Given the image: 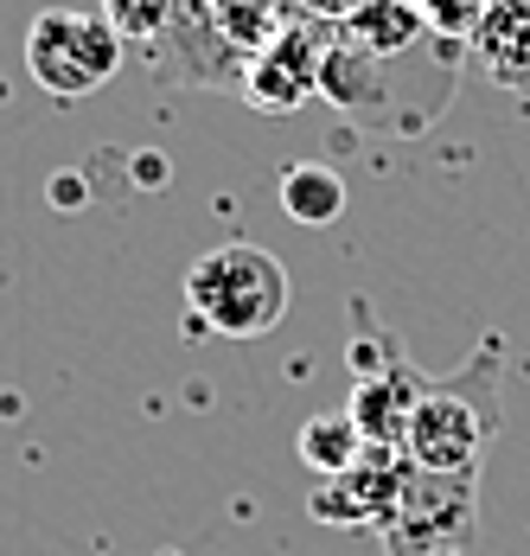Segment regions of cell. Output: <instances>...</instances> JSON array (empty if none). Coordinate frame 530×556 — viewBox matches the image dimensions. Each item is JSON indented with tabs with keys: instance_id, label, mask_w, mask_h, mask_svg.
Here are the masks:
<instances>
[{
	"instance_id": "obj_1",
	"label": "cell",
	"mask_w": 530,
	"mask_h": 556,
	"mask_svg": "<svg viewBox=\"0 0 530 556\" xmlns=\"http://www.w3.org/2000/svg\"><path fill=\"white\" fill-rule=\"evenodd\" d=\"M499 429H505V339L485 333L460 371L428 378V396L409 416L403 454L428 473H479Z\"/></svg>"
},
{
	"instance_id": "obj_2",
	"label": "cell",
	"mask_w": 530,
	"mask_h": 556,
	"mask_svg": "<svg viewBox=\"0 0 530 556\" xmlns=\"http://www.w3.org/2000/svg\"><path fill=\"white\" fill-rule=\"evenodd\" d=\"M288 269L263 243H217L186 269V307L217 339H263L288 314Z\"/></svg>"
},
{
	"instance_id": "obj_3",
	"label": "cell",
	"mask_w": 530,
	"mask_h": 556,
	"mask_svg": "<svg viewBox=\"0 0 530 556\" xmlns=\"http://www.w3.org/2000/svg\"><path fill=\"white\" fill-rule=\"evenodd\" d=\"M26 71H33V84H39L46 97H58V103L97 97L109 77L122 71V33L109 26L103 13L46 7V13L26 26Z\"/></svg>"
},
{
	"instance_id": "obj_4",
	"label": "cell",
	"mask_w": 530,
	"mask_h": 556,
	"mask_svg": "<svg viewBox=\"0 0 530 556\" xmlns=\"http://www.w3.org/2000/svg\"><path fill=\"white\" fill-rule=\"evenodd\" d=\"M479 531V473H428L409 460V480L396 493V511L377 538H403V544H441V551H467Z\"/></svg>"
},
{
	"instance_id": "obj_5",
	"label": "cell",
	"mask_w": 530,
	"mask_h": 556,
	"mask_svg": "<svg viewBox=\"0 0 530 556\" xmlns=\"http://www.w3.org/2000/svg\"><path fill=\"white\" fill-rule=\"evenodd\" d=\"M332 26L326 20H307V13H294L268 46H256L250 52V64H243V97L256 103V110L281 115V110H301L307 97H319V64H326V52H332Z\"/></svg>"
},
{
	"instance_id": "obj_6",
	"label": "cell",
	"mask_w": 530,
	"mask_h": 556,
	"mask_svg": "<svg viewBox=\"0 0 530 556\" xmlns=\"http://www.w3.org/2000/svg\"><path fill=\"white\" fill-rule=\"evenodd\" d=\"M403 480H409V454L403 447H365L358 454V467L352 473H339V480H326L314 486V511L319 525H358V531H383L390 525V511H396V493H403Z\"/></svg>"
},
{
	"instance_id": "obj_7",
	"label": "cell",
	"mask_w": 530,
	"mask_h": 556,
	"mask_svg": "<svg viewBox=\"0 0 530 556\" xmlns=\"http://www.w3.org/2000/svg\"><path fill=\"white\" fill-rule=\"evenodd\" d=\"M428 396V378L416 371V358L403 352V345H390V358L365 371V378H352V403H345V416L365 429V442L377 447H403L409 435V416H416V403Z\"/></svg>"
},
{
	"instance_id": "obj_8",
	"label": "cell",
	"mask_w": 530,
	"mask_h": 556,
	"mask_svg": "<svg viewBox=\"0 0 530 556\" xmlns=\"http://www.w3.org/2000/svg\"><path fill=\"white\" fill-rule=\"evenodd\" d=\"M474 64L512 97H530V0H492L467 39Z\"/></svg>"
},
{
	"instance_id": "obj_9",
	"label": "cell",
	"mask_w": 530,
	"mask_h": 556,
	"mask_svg": "<svg viewBox=\"0 0 530 556\" xmlns=\"http://www.w3.org/2000/svg\"><path fill=\"white\" fill-rule=\"evenodd\" d=\"M428 26H422V13H416V0H365L345 26H339V39L352 46V52H365V58H403L416 39H422Z\"/></svg>"
},
{
	"instance_id": "obj_10",
	"label": "cell",
	"mask_w": 530,
	"mask_h": 556,
	"mask_svg": "<svg viewBox=\"0 0 530 556\" xmlns=\"http://www.w3.org/2000/svg\"><path fill=\"white\" fill-rule=\"evenodd\" d=\"M319 97L339 103V110H358V115L383 110V97H390L383 64L365 58V52H352L345 39H332V52H326V64H319Z\"/></svg>"
},
{
	"instance_id": "obj_11",
	"label": "cell",
	"mask_w": 530,
	"mask_h": 556,
	"mask_svg": "<svg viewBox=\"0 0 530 556\" xmlns=\"http://www.w3.org/2000/svg\"><path fill=\"white\" fill-rule=\"evenodd\" d=\"M281 212L307 230H326V224L345 218V179L319 161H301V167L281 173Z\"/></svg>"
},
{
	"instance_id": "obj_12",
	"label": "cell",
	"mask_w": 530,
	"mask_h": 556,
	"mask_svg": "<svg viewBox=\"0 0 530 556\" xmlns=\"http://www.w3.org/2000/svg\"><path fill=\"white\" fill-rule=\"evenodd\" d=\"M294 447H301V460L314 467L319 480H339V473H352L358 467V454H365V429L345 416V409H326V416H314L301 435H294Z\"/></svg>"
},
{
	"instance_id": "obj_13",
	"label": "cell",
	"mask_w": 530,
	"mask_h": 556,
	"mask_svg": "<svg viewBox=\"0 0 530 556\" xmlns=\"http://www.w3.org/2000/svg\"><path fill=\"white\" fill-rule=\"evenodd\" d=\"M173 7H179V0H103V20L122 33V46H128V39L148 46V39H160V33L173 26Z\"/></svg>"
},
{
	"instance_id": "obj_14",
	"label": "cell",
	"mask_w": 530,
	"mask_h": 556,
	"mask_svg": "<svg viewBox=\"0 0 530 556\" xmlns=\"http://www.w3.org/2000/svg\"><path fill=\"white\" fill-rule=\"evenodd\" d=\"M485 7H492V0H416L422 26L434 39H447V46H467V39H474L479 20H485Z\"/></svg>"
},
{
	"instance_id": "obj_15",
	"label": "cell",
	"mask_w": 530,
	"mask_h": 556,
	"mask_svg": "<svg viewBox=\"0 0 530 556\" xmlns=\"http://www.w3.org/2000/svg\"><path fill=\"white\" fill-rule=\"evenodd\" d=\"M294 7H301L307 20H326V26H345V20H352V13H358L365 0H294Z\"/></svg>"
},
{
	"instance_id": "obj_16",
	"label": "cell",
	"mask_w": 530,
	"mask_h": 556,
	"mask_svg": "<svg viewBox=\"0 0 530 556\" xmlns=\"http://www.w3.org/2000/svg\"><path fill=\"white\" fill-rule=\"evenodd\" d=\"M383 556H467V551H441V544H403V538H377Z\"/></svg>"
}]
</instances>
